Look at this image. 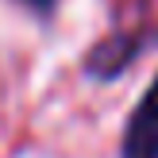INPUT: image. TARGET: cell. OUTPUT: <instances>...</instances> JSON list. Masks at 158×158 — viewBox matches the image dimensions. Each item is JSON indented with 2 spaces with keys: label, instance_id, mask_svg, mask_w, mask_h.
I'll list each match as a JSON object with an SVG mask.
<instances>
[{
  "label": "cell",
  "instance_id": "cell-1",
  "mask_svg": "<svg viewBox=\"0 0 158 158\" xmlns=\"http://www.w3.org/2000/svg\"><path fill=\"white\" fill-rule=\"evenodd\" d=\"M123 158H158V77L139 100L123 135Z\"/></svg>",
  "mask_w": 158,
  "mask_h": 158
},
{
  "label": "cell",
  "instance_id": "cell-2",
  "mask_svg": "<svg viewBox=\"0 0 158 158\" xmlns=\"http://www.w3.org/2000/svg\"><path fill=\"white\" fill-rule=\"evenodd\" d=\"M35 4H50V0H35Z\"/></svg>",
  "mask_w": 158,
  "mask_h": 158
}]
</instances>
